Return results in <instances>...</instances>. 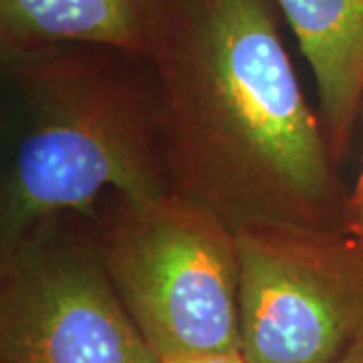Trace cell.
Instances as JSON below:
<instances>
[{
    "instance_id": "1",
    "label": "cell",
    "mask_w": 363,
    "mask_h": 363,
    "mask_svg": "<svg viewBox=\"0 0 363 363\" xmlns=\"http://www.w3.org/2000/svg\"><path fill=\"white\" fill-rule=\"evenodd\" d=\"M277 0H154L147 61L176 194L234 230H347L350 196L281 35Z\"/></svg>"
},
{
    "instance_id": "2",
    "label": "cell",
    "mask_w": 363,
    "mask_h": 363,
    "mask_svg": "<svg viewBox=\"0 0 363 363\" xmlns=\"http://www.w3.org/2000/svg\"><path fill=\"white\" fill-rule=\"evenodd\" d=\"M0 61L11 105L0 250L55 214L91 216L107 192H174L145 55L63 43L0 52Z\"/></svg>"
},
{
    "instance_id": "3",
    "label": "cell",
    "mask_w": 363,
    "mask_h": 363,
    "mask_svg": "<svg viewBox=\"0 0 363 363\" xmlns=\"http://www.w3.org/2000/svg\"><path fill=\"white\" fill-rule=\"evenodd\" d=\"M105 272L157 359L240 351L238 236L169 192H107L89 216Z\"/></svg>"
},
{
    "instance_id": "4",
    "label": "cell",
    "mask_w": 363,
    "mask_h": 363,
    "mask_svg": "<svg viewBox=\"0 0 363 363\" xmlns=\"http://www.w3.org/2000/svg\"><path fill=\"white\" fill-rule=\"evenodd\" d=\"M0 363H157L87 214H55L0 250Z\"/></svg>"
},
{
    "instance_id": "5",
    "label": "cell",
    "mask_w": 363,
    "mask_h": 363,
    "mask_svg": "<svg viewBox=\"0 0 363 363\" xmlns=\"http://www.w3.org/2000/svg\"><path fill=\"white\" fill-rule=\"evenodd\" d=\"M240 252L248 363H335L363 333V242L350 230L252 222Z\"/></svg>"
},
{
    "instance_id": "6",
    "label": "cell",
    "mask_w": 363,
    "mask_h": 363,
    "mask_svg": "<svg viewBox=\"0 0 363 363\" xmlns=\"http://www.w3.org/2000/svg\"><path fill=\"white\" fill-rule=\"evenodd\" d=\"M311 67L331 154L347 160L363 116V0H277Z\"/></svg>"
},
{
    "instance_id": "7",
    "label": "cell",
    "mask_w": 363,
    "mask_h": 363,
    "mask_svg": "<svg viewBox=\"0 0 363 363\" xmlns=\"http://www.w3.org/2000/svg\"><path fill=\"white\" fill-rule=\"evenodd\" d=\"M154 0H0V52L89 43L147 55Z\"/></svg>"
},
{
    "instance_id": "8",
    "label": "cell",
    "mask_w": 363,
    "mask_h": 363,
    "mask_svg": "<svg viewBox=\"0 0 363 363\" xmlns=\"http://www.w3.org/2000/svg\"><path fill=\"white\" fill-rule=\"evenodd\" d=\"M157 363H248L240 351H222V353H196V355H174L162 357Z\"/></svg>"
},
{
    "instance_id": "9",
    "label": "cell",
    "mask_w": 363,
    "mask_h": 363,
    "mask_svg": "<svg viewBox=\"0 0 363 363\" xmlns=\"http://www.w3.org/2000/svg\"><path fill=\"white\" fill-rule=\"evenodd\" d=\"M347 230L355 234L363 242V164L362 172L355 188L351 190L350 196V220H347Z\"/></svg>"
},
{
    "instance_id": "10",
    "label": "cell",
    "mask_w": 363,
    "mask_h": 363,
    "mask_svg": "<svg viewBox=\"0 0 363 363\" xmlns=\"http://www.w3.org/2000/svg\"><path fill=\"white\" fill-rule=\"evenodd\" d=\"M335 363H363V333L351 343Z\"/></svg>"
}]
</instances>
